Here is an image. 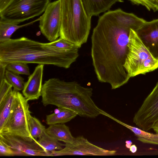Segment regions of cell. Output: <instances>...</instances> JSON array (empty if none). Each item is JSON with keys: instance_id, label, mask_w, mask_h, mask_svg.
Masks as SVG:
<instances>
[{"instance_id": "cell-10", "label": "cell", "mask_w": 158, "mask_h": 158, "mask_svg": "<svg viewBox=\"0 0 158 158\" xmlns=\"http://www.w3.org/2000/svg\"><path fill=\"white\" fill-rule=\"evenodd\" d=\"M0 140L12 149L16 156H50V152L33 137L0 134Z\"/></svg>"}, {"instance_id": "cell-16", "label": "cell", "mask_w": 158, "mask_h": 158, "mask_svg": "<svg viewBox=\"0 0 158 158\" xmlns=\"http://www.w3.org/2000/svg\"><path fill=\"white\" fill-rule=\"evenodd\" d=\"M45 132L58 141L63 142L65 143H71L74 139L71 133L69 127L64 123L49 125L46 129Z\"/></svg>"}, {"instance_id": "cell-31", "label": "cell", "mask_w": 158, "mask_h": 158, "mask_svg": "<svg viewBox=\"0 0 158 158\" xmlns=\"http://www.w3.org/2000/svg\"><path fill=\"white\" fill-rule=\"evenodd\" d=\"M126 147L127 148L129 149L132 145V142L131 140H126L125 142Z\"/></svg>"}, {"instance_id": "cell-14", "label": "cell", "mask_w": 158, "mask_h": 158, "mask_svg": "<svg viewBox=\"0 0 158 158\" xmlns=\"http://www.w3.org/2000/svg\"><path fill=\"white\" fill-rule=\"evenodd\" d=\"M87 15L91 17L97 16L108 10L111 6L121 0H81Z\"/></svg>"}, {"instance_id": "cell-27", "label": "cell", "mask_w": 158, "mask_h": 158, "mask_svg": "<svg viewBox=\"0 0 158 158\" xmlns=\"http://www.w3.org/2000/svg\"><path fill=\"white\" fill-rule=\"evenodd\" d=\"M0 156H16L14 151L7 146L2 141L0 140Z\"/></svg>"}, {"instance_id": "cell-21", "label": "cell", "mask_w": 158, "mask_h": 158, "mask_svg": "<svg viewBox=\"0 0 158 158\" xmlns=\"http://www.w3.org/2000/svg\"><path fill=\"white\" fill-rule=\"evenodd\" d=\"M5 77L8 82L12 86L14 90L19 91L23 90L25 83L24 79L19 74L6 69Z\"/></svg>"}, {"instance_id": "cell-8", "label": "cell", "mask_w": 158, "mask_h": 158, "mask_svg": "<svg viewBox=\"0 0 158 158\" xmlns=\"http://www.w3.org/2000/svg\"><path fill=\"white\" fill-rule=\"evenodd\" d=\"M158 121V82L134 114L133 123L146 131L152 129Z\"/></svg>"}, {"instance_id": "cell-6", "label": "cell", "mask_w": 158, "mask_h": 158, "mask_svg": "<svg viewBox=\"0 0 158 158\" xmlns=\"http://www.w3.org/2000/svg\"><path fill=\"white\" fill-rule=\"evenodd\" d=\"M50 0H12L0 12V19L18 25L42 14Z\"/></svg>"}, {"instance_id": "cell-25", "label": "cell", "mask_w": 158, "mask_h": 158, "mask_svg": "<svg viewBox=\"0 0 158 158\" xmlns=\"http://www.w3.org/2000/svg\"><path fill=\"white\" fill-rule=\"evenodd\" d=\"M133 4L144 6L148 10L158 11V0H128Z\"/></svg>"}, {"instance_id": "cell-29", "label": "cell", "mask_w": 158, "mask_h": 158, "mask_svg": "<svg viewBox=\"0 0 158 158\" xmlns=\"http://www.w3.org/2000/svg\"><path fill=\"white\" fill-rule=\"evenodd\" d=\"M12 0H0V12L2 11Z\"/></svg>"}, {"instance_id": "cell-11", "label": "cell", "mask_w": 158, "mask_h": 158, "mask_svg": "<svg viewBox=\"0 0 158 158\" xmlns=\"http://www.w3.org/2000/svg\"><path fill=\"white\" fill-rule=\"evenodd\" d=\"M65 147L61 150L50 152V156L65 155H89L96 156H112L115 155L116 151L104 149L89 142L83 136L74 138L71 143L64 144Z\"/></svg>"}, {"instance_id": "cell-26", "label": "cell", "mask_w": 158, "mask_h": 158, "mask_svg": "<svg viewBox=\"0 0 158 158\" xmlns=\"http://www.w3.org/2000/svg\"><path fill=\"white\" fill-rule=\"evenodd\" d=\"M12 87L6 78L0 81V102L12 89Z\"/></svg>"}, {"instance_id": "cell-24", "label": "cell", "mask_w": 158, "mask_h": 158, "mask_svg": "<svg viewBox=\"0 0 158 158\" xmlns=\"http://www.w3.org/2000/svg\"><path fill=\"white\" fill-rule=\"evenodd\" d=\"M47 44L52 47L60 49L70 50L80 48L75 44L60 37Z\"/></svg>"}, {"instance_id": "cell-19", "label": "cell", "mask_w": 158, "mask_h": 158, "mask_svg": "<svg viewBox=\"0 0 158 158\" xmlns=\"http://www.w3.org/2000/svg\"><path fill=\"white\" fill-rule=\"evenodd\" d=\"M41 17L29 23L19 25L0 19V43L6 42L11 39L13 33L19 29L32 24L39 21Z\"/></svg>"}, {"instance_id": "cell-17", "label": "cell", "mask_w": 158, "mask_h": 158, "mask_svg": "<svg viewBox=\"0 0 158 158\" xmlns=\"http://www.w3.org/2000/svg\"><path fill=\"white\" fill-rule=\"evenodd\" d=\"M57 110V111L46 116L47 124L50 125L64 123L69 122L77 115L74 111L66 108L58 107Z\"/></svg>"}, {"instance_id": "cell-20", "label": "cell", "mask_w": 158, "mask_h": 158, "mask_svg": "<svg viewBox=\"0 0 158 158\" xmlns=\"http://www.w3.org/2000/svg\"><path fill=\"white\" fill-rule=\"evenodd\" d=\"M37 141L47 151L49 152L56 150H62L63 149V146H64V144L60 143L58 140L49 135L45 131Z\"/></svg>"}, {"instance_id": "cell-18", "label": "cell", "mask_w": 158, "mask_h": 158, "mask_svg": "<svg viewBox=\"0 0 158 158\" xmlns=\"http://www.w3.org/2000/svg\"><path fill=\"white\" fill-rule=\"evenodd\" d=\"M12 89L0 102V130L5 124L12 110L16 92Z\"/></svg>"}, {"instance_id": "cell-4", "label": "cell", "mask_w": 158, "mask_h": 158, "mask_svg": "<svg viewBox=\"0 0 158 158\" xmlns=\"http://www.w3.org/2000/svg\"><path fill=\"white\" fill-rule=\"evenodd\" d=\"M61 22L60 37L80 48L87 40L91 18L87 14L81 0H61Z\"/></svg>"}, {"instance_id": "cell-13", "label": "cell", "mask_w": 158, "mask_h": 158, "mask_svg": "<svg viewBox=\"0 0 158 158\" xmlns=\"http://www.w3.org/2000/svg\"><path fill=\"white\" fill-rule=\"evenodd\" d=\"M44 65L38 64L25 82L23 94L28 101L38 99L41 96L42 79Z\"/></svg>"}, {"instance_id": "cell-7", "label": "cell", "mask_w": 158, "mask_h": 158, "mask_svg": "<svg viewBox=\"0 0 158 158\" xmlns=\"http://www.w3.org/2000/svg\"><path fill=\"white\" fill-rule=\"evenodd\" d=\"M28 101L19 91L16 92L12 110L0 134L32 137L29 128L31 115Z\"/></svg>"}, {"instance_id": "cell-5", "label": "cell", "mask_w": 158, "mask_h": 158, "mask_svg": "<svg viewBox=\"0 0 158 158\" xmlns=\"http://www.w3.org/2000/svg\"><path fill=\"white\" fill-rule=\"evenodd\" d=\"M128 51L124 67L130 78L145 74L158 68L155 59L143 44L136 32L131 29Z\"/></svg>"}, {"instance_id": "cell-22", "label": "cell", "mask_w": 158, "mask_h": 158, "mask_svg": "<svg viewBox=\"0 0 158 158\" xmlns=\"http://www.w3.org/2000/svg\"><path fill=\"white\" fill-rule=\"evenodd\" d=\"M29 128L31 136L35 139L40 138L46 129L38 119L32 116L29 122Z\"/></svg>"}, {"instance_id": "cell-23", "label": "cell", "mask_w": 158, "mask_h": 158, "mask_svg": "<svg viewBox=\"0 0 158 158\" xmlns=\"http://www.w3.org/2000/svg\"><path fill=\"white\" fill-rule=\"evenodd\" d=\"M6 69L14 73L30 76V73L27 64L22 62H12L8 63Z\"/></svg>"}, {"instance_id": "cell-30", "label": "cell", "mask_w": 158, "mask_h": 158, "mask_svg": "<svg viewBox=\"0 0 158 158\" xmlns=\"http://www.w3.org/2000/svg\"><path fill=\"white\" fill-rule=\"evenodd\" d=\"M137 150V148L135 144L131 145L129 148V150L132 153H135Z\"/></svg>"}, {"instance_id": "cell-15", "label": "cell", "mask_w": 158, "mask_h": 158, "mask_svg": "<svg viewBox=\"0 0 158 158\" xmlns=\"http://www.w3.org/2000/svg\"><path fill=\"white\" fill-rule=\"evenodd\" d=\"M105 115L130 130L137 137V139L141 142L158 145V134L149 133L139 128L127 124L117 119L107 113L105 114Z\"/></svg>"}, {"instance_id": "cell-2", "label": "cell", "mask_w": 158, "mask_h": 158, "mask_svg": "<svg viewBox=\"0 0 158 158\" xmlns=\"http://www.w3.org/2000/svg\"><path fill=\"white\" fill-rule=\"evenodd\" d=\"M57 49L25 37L0 43V63L52 65L68 69L79 56V49Z\"/></svg>"}, {"instance_id": "cell-12", "label": "cell", "mask_w": 158, "mask_h": 158, "mask_svg": "<svg viewBox=\"0 0 158 158\" xmlns=\"http://www.w3.org/2000/svg\"><path fill=\"white\" fill-rule=\"evenodd\" d=\"M135 32L153 57L158 60V19L146 21Z\"/></svg>"}, {"instance_id": "cell-1", "label": "cell", "mask_w": 158, "mask_h": 158, "mask_svg": "<svg viewBox=\"0 0 158 158\" xmlns=\"http://www.w3.org/2000/svg\"><path fill=\"white\" fill-rule=\"evenodd\" d=\"M130 29L123 25L114 10L99 18L91 37V56L98 81L115 89L130 77L124 67L128 52Z\"/></svg>"}, {"instance_id": "cell-3", "label": "cell", "mask_w": 158, "mask_h": 158, "mask_svg": "<svg viewBox=\"0 0 158 158\" xmlns=\"http://www.w3.org/2000/svg\"><path fill=\"white\" fill-rule=\"evenodd\" d=\"M93 91L75 81L51 78L43 85L41 102L44 106L54 105L71 110L80 116L94 118L102 114L103 110L92 99Z\"/></svg>"}, {"instance_id": "cell-9", "label": "cell", "mask_w": 158, "mask_h": 158, "mask_svg": "<svg viewBox=\"0 0 158 158\" xmlns=\"http://www.w3.org/2000/svg\"><path fill=\"white\" fill-rule=\"evenodd\" d=\"M40 17L39 27L41 33L50 42L57 39L61 25V0L50 2Z\"/></svg>"}, {"instance_id": "cell-28", "label": "cell", "mask_w": 158, "mask_h": 158, "mask_svg": "<svg viewBox=\"0 0 158 158\" xmlns=\"http://www.w3.org/2000/svg\"><path fill=\"white\" fill-rule=\"evenodd\" d=\"M7 64L0 63V81L6 78L5 73Z\"/></svg>"}]
</instances>
